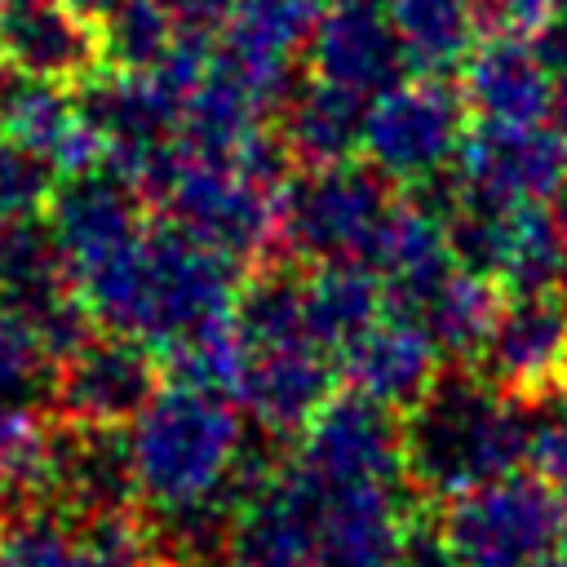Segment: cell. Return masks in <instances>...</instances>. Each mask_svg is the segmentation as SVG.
I'll return each mask as SVG.
<instances>
[{
    "instance_id": "6da1fadb",
    "label": "cell",
    "mask_w": 567,
    "mask_h": 567,
    "mask_svg": "<svg viewBox=\"0 0 567 567\" xmlns=\"http://www.w3.org/2000/svg\"><path fill=\"white\" fill-rule=\"evenodd\" d=\"M527 447L532 408L487 385L474 368H443L403 412V483L421 505L518 474Z\"/></svg>"
},
{
    "instance_id": "7a4b0ae2",
    "label": "cell",
    "mask_w": 567,
    "mask_h": 567,
    "mask_svg": "<svg viewBox=\"0 0 567 567\" xmlns=\"http://www.w3.org/2000/svg\"><path fill=\"white\" fill-rule=\"evenodd\" d=\"M248 270L204 239L159 221L146 226L142 244L75 292L93 310L97 328L164 346L208 319L235 310Z\"/></svg>"
},
{
    "instance_id": "3957f363",
    "label": "cell",
    "mask_w": 567,
    "mask_h": 567,
    "mask_svg": "<svg viewBox=\"0 0 567 567\" xmlns=\"http://www.w3.org/2000/svg\"><path fill=\"white\" fill-rule=\"evenodd\" d=\"M244 443V412L226 394L182 385L159 390L128 425L137 509L164 518L204 505H235Z\"/></svg>"
},
{
    "instance_id": "277c9868",
    "label": "cell",
    "mask_w": 567,
    "mask_h": 567,
    "mask_svg": "<svg viewBox=\"0 0 567 567\" xmlns=\"http://www.w3.org/2000/svg\"><path fill=\"white\" fill-rule=\"evenodd\" d=\"M394 199V182L368 159L292 168L279 190V257L297 266L363 261Z\"/></svg>"
},
{
    "instance_id": "5b68a950",
    "label": "cell",
    "mask_w": 567,
    "mask_h": 567,
    "mask_svg": "<svg viewBox=\"0 0 567 567\" xmlns=\"http://www.w3.org/2000/svg\"><path fill=\"white\" fill-rule=\"evenodd\" d=\"M456 567H540L567 540V509L536 474H505L434 509Z\"/></svg>"
},
{
    "instance_id": "8992f818",
    "label": "cell",
    "mask_w": 567,
    "mask_h": 567,
    "mask_svg": "<svg viewBox=\"0 0 567 567\" xmlns=\"http://www.w3.org/2000/svg\"><path fill=\"white\" fill-rule=\"evenodd\" d=\"M470 124L474 120L456 84L443 75H403L394 89L368 102L363 159L399 190H412L452 173Z\"/></svg>"
},
{
    "instance_id": "52a82bcc",
    "label": "cell",
    "mask_w": 567,
    "mask_h": 567,
    "mask_svg": "<svg viewBox=\"0 0 567 567\" xmlns=\"http://www.w3.org/2000/svg\"><path fill=\"white\" fill-rule=\"evenodd\" d=\"M159 354L124 332L97 328L49 368L44 416L71 430H128L159 394Z\"/></svg>"
},
{
    "instance_id": "ba28073f",
    "label": "cell",
    "mask_w": 567,
    "mask_h": 567,
    "mask_svg": "<svg viewBox=\"0 0 567 567\" xmlns=\"http://www.w3.org/2000/svg\"><path fill=\"white\" fill-rule=\"evenodd\" d=\"M288 470L310 492L403 483V412L372 403L354 390L332 394L319 416L297 434Z\"/></svg>"
},
{
    "instance_id": "9c48e42d",
    "label": "cell",
    "mask_w": 567,
    "mask_h": 567,
    "mask_svg": "<svg viewBox=\"0 0 567 567\" xmlns=\"http://www.w3.org/2000/svg\"><path fill=\"white\" fill-rule=\"evenodd\" d=\"M452 182L483 204H554L567 195V137L554 124H470Z\"/></svg>"
},
{
    "instance_id": "30bf717a",
    "label": "cell",
    "mask_w": 567,
    "mask_h": 567,
    "mask_svg": "<svg viewBox=\"0 0 567 567\" xmlns=\"http://www.w3.org/2000/svg\"><path fill=\"white\" fill-rule=\"evenodd\" d=\"M146 213H151L146 199L106 168L84 177H62V186L44 208V221L66 257L71 284L80 288L84 279L102 275L124 252H133L151 226Z\"/></svg>"
},
{
    "instance_id": "8fae6325",
    "label": "cell",
    "mask_w": 567,
    "mask_h": 567,
    "mask_svg": "<svg viewBox=\"0 0 567 567\" xmlns=\"http://www.w3.org/2000/svg\"><path fill=\"white\" fill-rule=\"evenodd\" d=\"M474 372L518 403L567 390V301L558 292L505 297Z\"/></svg>"
},
{
    "instance_id": "7c38bea8",
    "label": "cell",
    "mask_w": 567,
    "mask_h": 567,
    "mask_svg": "<svg viewBox=\"0 0 567 567\" xmlns=\"http://www.w3.org/2000/svg\"><path fill=\"white\" fill-rule=\"evenodd\" d=\"M416 509L408 483L315 492V567H403Z\"/></svg>"
},
{
    "instance_id": "4fadbf2b",
    "label": "cell",
    "mask_w": 567,
    "mask_h": 567,
    "mask_svg": "<svg viewBox=\"0 0 567 567\" xmlns=\"http://www.w3.org/2000/svg\"><path fill=\"white\" fill-rule=\"evenodd\" d=\"M408 49L381 0H337L323 9L310 44L306 71L310 80L337 84L363 102L394 89L408 71Z\"/></svg>"
},
{
    "instance_id": "5bb4252c",
    "label": "cell",
    "mask_w": 567,
    "mask_h": 567,
    "mask_svg": "<svg viewBox=\"0 0 567 567\" xmlns=\"http://www.w3.org/2000/svg\"><path fill=\"white\" fill-rule=\"evenodd\" d=\"M0 66L18 80L80 89L102 71L97 22L71 0H9L0 13Z\"/></svg>"
},
{
    "instance_id": "9a60e30c",
    "label": "cell",
    "mask_w": 567,
    "mask_h": 567,
    "mask_svg": "<svg viewBox=\"0 0 567 567\" xmlns=\"http://www.w3.org/2000/svg\"><path fill=\"white\" fill-rule=\"evenodd\" d=\"M447 359L439 354L434 337L425 323L399 306H390L372 328H363L346 350H341V381L346 390L385 403L394 412H408L439 377Z\"/></svg>"
},
{
    "instance_id": "2e32d148",
    "label": "cell",
    "mask_w": 567,
    "mask_h": 567,
    "mask_svg": "<svg viewBox=\"0 0 567 567\" xmlns=\"http://www.w3.org/2000/svg\"><path fill=\"white\" fill-rule=\"evenodd\" d=\"M332 381H337V368H332L328 350H319L315 341L252 346L244 377L235 385V399H239L244 416L257 421L261 434L292 439L332 399Z\"/></svg>"
},
{
    "instance_id": "e0dca14e",
    "label": "cell",
    "mask_w": 567,
    "mask_h": 567,
    "mask_svg": "<svg viewBox=\"0 0 567 567\" xmlns=\"http://www.w3.org/2000/svg\"><path fill=\"white\" fill-rule=\"evenodd\" d=\"M0 137L40 155L58 177H84L102 168L106 142L84 115L80 89L44 80H4L0 97Z\"/></svg>"
},
{
    "instance_id": "ac0fdd59",
    "label": "cell",
    "mask_w": 567,
    "mask_h": 567,
    "mask_svg": "<svg viewBox=\"0 0 567 567\" xmlns=\"http://www.w3.org/2000/svg\"><path fill=\"white\" fill-rule=\"evenodd\" d=\"M558 75L540 62L532 40L487 35L461 62V97L474 124H549Z\"/></svg>"
},
{
    "instance_id": "d6986e66",
    "label": "cell",
    "mask_w": 567,
    "mask_h": 567,
    "mask_svg": "<svg viewBox=\"0 0 567 567\" xmlns=\"http://www.w3.org/2000/svg\"><path fill=\"white\" fill-rule=\"evenodd\" d=\"M275 115H279L275 133H279L292 168H323V164L359 159L354 151H363L368 102L337 84L306 80L284 97V106Z\"/></svg>"
},
{
    "instance_id": "ffe728a7",
    "label": "cell",
    "mask_w": 567,
    "mask_h": 567,
    "mask_svg": "<svg viewBox=\"0 0 567 567\" xmlns=\"http://www.w3.org/2000/svg\"><path fill=\"white\" fill-rule=\"evenodd\" d=\"M505 297L509 292L496 279L465 270V266H452L408 315H416L425 323V332L434 337L447 368H474L496 319H501Z\"/></svg>"
},
{
    "instance_id": "44dd1931",
    "label": "cell",
    "mask_w": 567,
    "mask_h": 567,
    "mask_svg": "<svg viewBox=\"0 0 567 567\" xmlns=\"http://www.w3.org/2000/svg\"><path fill=\"white\" fill-rule=\"evenodd\" d=\"M390 310V292L363 261L306 266V332L319 350H346Z\"/></svg>"
},
{
    "instance_id": "7402d4cb",
    "label": "cell",
    "mask_w": 567,
    "mask_h": 567,
    "mask_svg": "<svg viewBox=\"0 0 567 567\" xmlns=\"http://www.w3.org/2000/svg\"><path fill=\"white\" fill-rule=\"evenodd\" d=\"M71 292L75 284L66 257L44 217H22L0 226V306H9L31 323Z\"/></svg>"
},
{
    "instance_id": "603a6c76",
    "label": "cell",
    "mask_w": 567,
    "mask_h": 567,
    "mask_svg": "<svg viewBox=\"0 0 567 567\" xmlns=\"http://www.w3.org/2000/svg\"><path fill=\"white\" fill-rule=\"evenodd\" d=\"M53 447L58 430L44 408H0V523L53 505Z\"/></svg>"
},
{
    "instance_id": "cb8c5ba5",
    "label": "cell",
    "mask_w": 567,
    "mask_h": 567,
    "mask_svg": "<svg viewBox=\"0 0 567 567\" xmlns=\"http://www.w3.org/2000/svg\"><path fill=\"white\" fill-rule=\"evenodd\" d=\"M381 4L408 49V62L421 75L461 71L478 35L474 0H381Z\"/></svg>"
},
{
    "instance_id": "d4e9b609",
    "label": "cell",
    "mask_w": 567,
    "mask_h": 567,
    "mask_svg": "<svg viewBox=\"0 0 567 567\" xmlns=\"http://www.w3.org/2000/svg\"><path fill=\"white\" fill-rule=\"evenodd\" d=\"M323 9L328 0H235L221 22V44L257 62L292 66V58L306 53Z\"/></svg>"
},
{
    "instance_id": "484cf974",
    "label": "cell",
    "mask_w": 567,
    "mask_h": 567,
    "mask_svg": "<svg viewBox=\"0 0 567 567\" xmlns=\"http://www.w3.org/2000/svg\"><path fill=\"white\" fill-rule=\"evenodd\" d=\"M244 363H248V341L235 328V310L159 346L164 381L182 385V390L235 394V385L244 377Z\"/></svg>"
},
{
    "instance_id": "4316f807",
    "label": "cell",
    "mask_w": 567,
    "mask_h": 567,
    "mask_svg": "<svg viewBox=\"0 0 567 567\" xmlns=\"http://www.w3.org/2000/svg\"><path fill=\"white\" fill-rule=\"evenodd\" d=\"M177 18L159 0H120L111 13L97 18V40H102V66L106 71H155L173 40H177Z\"/></svg>"
},
{
    "instance_id": "83f0119b",
    "label": "cell",
    "mask_w": 567,
    "mask_h": 567,
    "mask_svg": "<svg viewBox=\"0 0 567 567\" xmlns=\"http://www.w3.org/2000/svg\"><path fill=\"white\" fill-rule=\"evenodd\" d=\"M71 567H177V563H168L159 554V545L151 540L146 514L128 509V514L84 523Z\"/></svg>"
},
{
    "instance_id": "f1b7e54d",
    "label": "cell",
    "mask_w": 567,
    "mask_h": 567,
    "mask_svg": "<svg viewBox=\"0 0 567 567\" xmlns=\"http://www.w3.org/2000/svg\"><path fill=\"white\" fill-rule=\"evenodd\" d=\"M53 190H58V173L27 146L0 137V226L22 217H44Z\"/></svg>"
},
{
    "instance_id": "f546056e",
    "label": "cell",
    "mask_w": 567,
    "mask_h": 567,
    "mask_svg": "<svg viewBox=\"0 0 567 567\" xmlns=\"http://www.w3.org/2000/svg\"><path fill=\"white\" fill-rule=\"evenodd\" d=\"M532 408V447H527V465L532 474L558 496V505L567 509V390L549 394Z\"/></svg>"
},
{
    "instance_id": "4dcf8cb0",
    "label": "cell",
    "mask_w": 567,
    "mask_h": 567,
    "mask_svg": "<svg viewBox=\"0 0 567 567\" xmlns=\"http://www.w3.org/2000/svg\"><path fill=\"white\" fill-rule=\"evenodd\" d=\"M40 377H49V363L35 346V332L27 328L22 315L0 306V408L22 403Z\"/></svg>"
},
{
    "instance_id": "1f68e13d",
    "label": "cell",
    "mask_w": 567,
    "mask_h": 567,
    "mask_svg": "<svg viewBox=\"0 0 567 567\" xmlns=\"http://www.w3.org/2000/svg\"><path fill=\"white\" fill-rule=\"evenodd\" d=\"M563 9H567V0H474L478 31H487V35H514V40H532Z\"/></svg>"
},
{
    "instance_id": "d6a6232c",
    "label": "cell",
    "mask_w": 567,
    "mask_h": 567,
    "mask_svg": "<svg viewBox=\"0 0 567 567\" xmlns=\"http://www.w3.org/2000/svg\"><path fill=\"white\" fill-rule=\"evenodd\" d=\"M159 4L177 18V27L217 31V27L226 22V13H230V4H235V0H159Z\"/></svg>"
},
{
    "instance_id": "836d02e7",
    "label": "cell",
    "mask_w": 567,
    "mask_h": 567,
    "mask_svg": "<svg viewBox=\"0 0 567 567\" xmlns=\"http://www.w3.org/2000/svg\"><path fill=\"white\" fill-rule=\"evenodd\" d=\"M554 230H558V297L567 301V195L554 208Z\"/></svg>"
},
{
    "instance_id": "e575fe53",
    "label": "cell",
    "mask_w": 567,
    "mask_h": 567,
    "mask_svg": "<svg viewBox=\"0 0 567 567\" xmlns=\"http://www.w3.org/2000/svg\"><path fill=\"white\" fill-rule=\"evenodd\" d=\"M549 124L567 137V75H558V84H554V111H549Z\"/></svg>"
},
{
    "instance_id": "d590c367",
    "label": "cell",
    "mask_w": 567,
    "mask_h": 567,
    "mask_svg": "<svg viewBox=\"0 0 567 567\" xmlns=\"http://www.w3.org/2000/svg\"><path fill=\"white\" fill-rule=\"evenodd\" d=\"M540 567H567V540H563V545H558V549H554V554H549Z\"/></svg>"
},
{
    "instance_id": "8d00e7d4",
    "label": "cell",
    "mask_w": 567,
    "mask_h": 567,
    "mask_svg": "<svg viewBox=\"0 0 567 567\" xmlns=\"http://www.w3.org/2000/svg\"><path fill=\"white\" fill-rule=\"evenodd\" d=\"M4 80H9V71H4V66H0V97H4Z\"/></svg>"
},
{
    "instance_id": "74e56055",
    "label": "cell",
    "mask_w": 567,
    "mask_h": 567,
    "mask_svg": "<svg viewBox=\"0 0 567 567\" xmlns=\"http://www.w3.org/2000/svg\"><path fill=\"white\" fill-rule=\"evenodd\" d=\"M4 4H9V0H0V13H4Z\"/></svg>"
}]
</instances>
